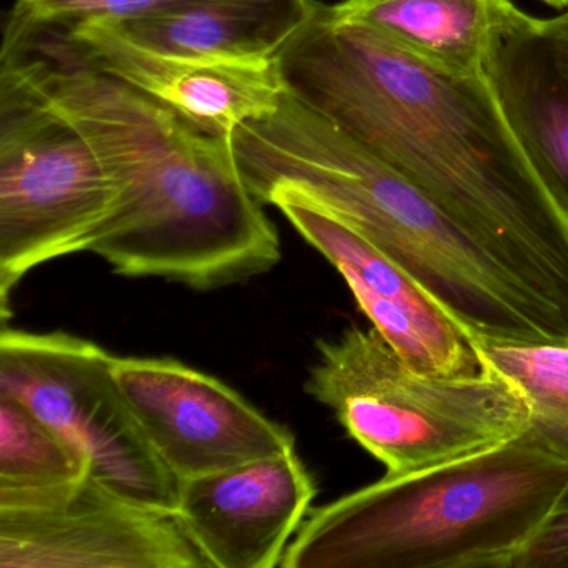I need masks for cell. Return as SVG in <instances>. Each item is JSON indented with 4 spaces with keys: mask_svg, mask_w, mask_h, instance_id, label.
Masks as SVG:
<instances>
[{
    "mask_svg": "<svg viewBox=\"0 0 568 568\" xmlns=\"http://www.w3.org/2000/svg\"><path fill=\"white\" fill-rule=\"evenodd\" d=\"M315 495L314 478L292 448L181 480L175 517L209 567L275 568Z\"/></svg>",
    "mask_w": 568,
    "mask_h": 568,
    "instance_id": "11",
    "label": "cell"
},
{
    "mask_svg": "<svg viewBox=\"0 0 568 568\" xmlns=\"http://www.w3.org/2000/svg\"><path fill=\"white\" fill-rule=\"evenodd\" d=\"M317 0H178L144 18L102 24L162 54L274 62L317 12Z\"/></svg>",
    "mask_w": 568,
    "mask_h": 568,
    "instance_id": "14",
    "label": "cell"
},
{
    "mask_svg": "<svg viewBox=\"0 0 568 568\" xmlns=\"http://www.w3.org/2000/svg\"><path fill=\"white\" fill-rule=\"evenodd\" d=\"M567 485L568 460L525 430L312 508L281 567L514 568Z\"/></svg>",
    "mask_w": 568,
    "mask_h": 568,
    "instance_id": "4",
    "label": "cell"
},
{
    "mask_svg": "<svg viewBox=\"0 0 568 568\" xmlns=\"http://www.w3.org/2000/svg\"><path fill=\"white\" fill-rule=\"evenodd\" d=\"M91 474L84 452L24 402L0 394V490L41 491Z\"/></svg>",
    "mask_w": 568,
    "mask_h": 568,
    "instance_id": "17",
    "label": "cell"
},
{
    "mask_svg": "<svg viewBox=\"0 0 568 568\" xmlns=\"http://www.w3.org/2000/svg\"><path fill=\"white\" fill-rule=\"evenodd\" d=\"M485 72L538 171L568 212V9L495 39Z\"/></svg>",
    "mask_w": 568,
    "mask_h": 568,
    "instance_id": "13",
    "label": "cell"
},
{
    "mask_svg": "<svg viewBox=\"0 0 568 568\" xmlns=\"http://www.w3.org/2000/svg\"><path fill=\"white\" fill-rule=\"evenodd\" d=\"M51 34L85 64L155 99L211 134L232 138L241 125L268 118L287 92L278 61H211L162 54L102 24Z\"/></svg>",
    "mask_w": 568,
    "mask_h": 568,
    "instance_id": "12",
    "label": "cell"
},
{
    "mask_svg": "<svg viewBox=\"0 0 568 568\" xmlns=\"http://www.w3.org/2000/svg\"><path fill=\"white\" fill-rule=\"evenodd\" d=\"M484 367L508 382L528 408V434L568 460V338L500 341L471 334Z\"/></svg>",
    "mask_w": 568,
    "mask_h": 568,
    "instance_id": "16",
    "label": "cell"
},
{
    "mask_svg": "<svg viewBox=\"0 0 568 568\" xmlns=\"http://www.w3.org/2000/svg\"><path fill=\"white\" fill-rule=\"evenodd\" d=\"M118 184L19 59L0 55V298L32 268L88 252Z\"/></svg>",
    "mask_w": 568,
    "mask_h": 568,
    "instance_id": "6",
    "label": "cell"
},
{
    "mask_svg": "<svg viewBox=\"0 0 568 568\" xmlns=\"http://www.w3.org/2000/svg\"><path fill=\"white\" fill-rule=\"evenodd\" d=\"M112 372L152 447L179 480L295 448L284 425L224 382L174 358L114 355Z\"/></svg>",
    "mask_w": 568,
    "mask_h": 568,
    "instance_id": "9",
    "label": "cell"
},
{
    "mask_svg": "<svg viewBox=\"0 0 568 568\" xmlns=\"http://www.w3.org/2000/svg\"><path fill=\"white\" fill-rule=\"evenodd\" d=\"M245 184L261 201L294 185L400 265L470 334L568 338V322L408 179L285 92L268 118L232 134Z\"/></svg>",
    "mask_w": 568,
    "mask_h": 568,
    "instance_id": "3",
    "label": "cell"
},
{
    "mask_svg": "<svg viewBox=\"0 0 568 568\" xmlns=\"http://www.w3.org/2000/svg\"><path fill=\"white\" fill-rule=\"evenodd\" d=\"M278 68L295 99L408 179L568 322V212L487 72L442 71L325 4Z\"/></svg>",
    "mask_w": 568,
    "mask_h": 568,
    "instance_id": "1",
    "label": "cell"
},
{
    "mask_svg": "<svg viewBox=\"0 0 568 568\" xmlns=\"http://www.w3.org/2000/svg\"><path fill=\"white\" fill-rule=\"evenodd\" d=\"M205 567L175 515L91 474L52 490H0V568Z\"/></svg>",
    "mask_w": 568,
    "mask_h": 568,
    "instance_id": "8",
    "label": "cell"
},
{
    "mask_svg": "<svg viewBox=\"0 0 568 568\" xmlns=\"http://www.w3.org/2000/svg\"><path fill=\"white\" fill-rule=\"evenodd\" d=\"M305 392L385 465L410 474L500 447L528 428L521 395L485 367L477 377L424 374L375 327L317 344Z\"/></svg>",
    "mask_w": 568,
    "mask_h": 568,
    "instance_id": "5",
    "label": "cell"
},
{
    "mask_svg": "<svg viewBox=\"0 0 568 568\" xmlns=\"http://www.w3.org/2000/svg\"><path fill=\"white\" fill-rule=\"evenodd\" d=\"M112 358L75 335L32 334L4 324L0 394L24 402L78 445L92 477L138 504L175 515L181 480L139 425L115 381Z\"/></svg>",
    "mask_w": 568,
    "mask_h": 568,
    "instance_id": "7",
    "label": "cell"
},
{
    "mask_svg": "<svg viewBox=\"0 0 568 568\" xmlns=\"http://www.w3.org/2000/svg\"><path fill=\"white\" fill-rule=\"evenodd\" d=\"M328 11L458 75L485 72L495 39L534 19L511 0H342Z\"/></svg>",
    "mask_w": 568,
    "mask_h": 568,
    "instance_id": "15",
    "label": "cell"
},
{
    "mask_svg": "<svg viewBox=\"0 0 568 568\" xmlns=\"http://www.w3.org/2000/svg\"><path fill=\"white\" fill-rule=\"evenodd\" d=\"M81 129L118 184V204L88 252L125 277L212 291L281 262V239L245 184L232 138L172 109L39 32L2 44Z\"/></svg>",
    "mask_w": 568,
    "mask_h": 568,
    "instance_id": "2",
    "label": "cell"
},
{
    "mask_svg": "<svg viewBox=\"0 0 568 568\" xmlns=\"http://www.w3.org/2000/svg\"><path fill=\"white\" fill-rule=\"evenodd\" d=\"M261 202L282 211L298 234L337 268L372 327L415 371L452 378L477 377L484 372L470 332L354 229L294 185H274Z\"/></svg>",
    "mask_w": 568,
    "mask_h": 568,
    "instance_id": "10",
    "label": "cell"
},
{
    "mask_svg": "<svg viewBox=\"0 0 568 568\" xmlns=\"http://www.w3.org/2000/svg\"><path fill=\"white\" fill-rule=\"evenodd\" d=\"M178 0H16L4 41L38 32H69L84 24H112L144 18Z\"/></svg>",
    "mask_w": 568,
    "mask_h": 568,
    "instance_id": "18",
    "label": "cell"
},
{
    "mask_svg": "<svg viewBox=\"0 0 568 568\" xmlns=\"http://www.w3.org/2000/svg\"><path fill=\"white\" fill-rule=\"evenodd\" d=\"M540 2L554 9H568V0H540Z\"/></svg>",
    "mask_w": 568,
    "mask_h": 568,
    "instance_id": "20",
    "label": "cell"
},
{
    "mask_svg": "<svg viewBox=\"0 0 568 568\" xmlns=\"http://www.w3.org/2000/svg\"><path fill=\"white\" fill-rule=\"evenodd\" d=\"M514 568H568V485Z\"/></svg>",
    "mask_w": 568,
    "mask_h": 568,
    "instance_id": "19",
    "label": "cell"
}]
</instances>
